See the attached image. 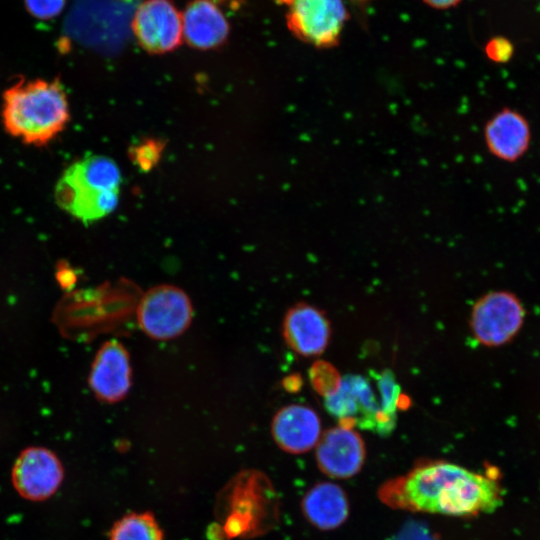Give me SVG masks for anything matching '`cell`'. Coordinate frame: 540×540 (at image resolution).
<instances>
[{
	"label": "cell",
	"instance_id": "7c38bea8",
	"mask_svg": "<svg viewBox=\"0 0 540 540\" xmlns=\"http://www.w3.org/2000/svg\"><path fill=\"white\" fill-rule=\"evenodd\" d=\"M88 384L103 402L115 403L126 397L131 387V365L120 342L109 340L101 345L93 359Z\"/></svg>",
	"mask_w": 540,
	"mask_h": 540
},
{
	"label": "cell",
	"instance_id": "9c48e42d",
	"mask_svg": "<svg viewBox=\"0 0 540 540\" xmlns=\"http://www.w3.org/2000/svg\"><path fill=\"white\" fill-rule=\"evenodd\" d=\"M131 27L138 43L150 53L170 52L182 42V15L170 0H145Z\"/></svg>",
	"mask_w": 540,
	"mask_h": 540
},
{
	"label": "cell",
	"instance_id": "3957f363",
	"mask_svg": "<svg viewBox=\"0 0 540 540\" xmlns=\"http://www.w3.org/2000/svg\"><path fill=\"white\" fill-rule=\"evenodd\" d=\"M69 119L68 99L59 79L21 81L3 93V125L11 136L26 144L49 143Z\"/></svg>",
	"mask_w": 540,
	"mask_h": 540
},
{
	"label": "cell",
	"instance_id": "7a4b0ae2",
	"mask_svg": "<svg viewBox=\"0 0 540 540\" xmlns=\"http://www.w3.org/2000/svg\"><path fill=\"white\" fill-rule=\"evenodd\" d=\"M400 394L390 370L347 374L337 390L324 398V406L340 425L388 436L396 425Z\"/></svg>",
	"mask_w": 540,
	"mask_h": 540
},
{
	"label": "cell",
	"instance_id": "44dd1931",
	"mask_svg": "<svg viewBox=\"0 0 540 540\" xmlns=\"http://www.w3.org/2000/svg\"><path fill=\"white\" fill-rule=\"evenodd\" d=\"M485 53L493 62L504 63L511 58L513 47L505 38L496 37L486 44Z\"/></svg>",
	"mask_w": 540,
	"mask_h": 540
},
{
	"label": "cell",
	"instance_id": "277c9868",
	"mask_svg": "<svg viewBox=\"0 0 540 540\" xmlns=\"http://www.w3.org/2000/svg\"><path fill=\"white\" fill-rule=\"evenodd\" d=\"M121 173L110 158L86 156L71 164L59 179L57 204L85 224L111 213L119 200Z\"/></svg>",
	"mask_w": 540,
	"mask_h": 540
},
{
	"label": "cell",
	"instance_id": "6da1fadb",
	"mask_svg": "<svg viewBox=\"0 0 540 540\" xmlns=\"http://www.w3.org/2000/svg\"><path fill=\"white\" fill-rule=\"evenodd\" d=\"M377 494L393 509L454 517L491 512L501 503L496 481L441 460L416 465L384 482Z\"/></svg>",
	"mask_w": 540,
	"mask_h": 540
},
{
	"label": "cell",
	"instance_id": "5bb4252c",
	"mask_svg": "<svg viewBox=\"0 0 540 540\" xmlns=\"http://www.w3.org/2000/svg\"><path fill=\"white\" fill-rule=\"evenodd\" d=\"M489 152L500 160L514 162L528 150L531 141L529 122L519 111L503 108L484 127Z\"/></svg>",
	"mask_w": 540,
	"mask_h": 540
},
{
	"label": "cell",
	"instance_id": "52a82bcc",
	"mask_svg": "<svg viewBox=\"0 0 540 540\" xmlns=\"http://www.w3.org/2000/svg\"><path fill=\"white\" fill-rule=\"evenodd\" d=\"M523 317V308L512 294L491 292L474 304L470 327L479 343L485 346H499L516 334Z\"/></svg>",
	"mask_w": 540,
	"mask_h": 540
},
{
	"label": "cell",
	"instance_id": "7402d4cb",
	"mask_svg": "<svg viewBox=\"0 0 540 540\" xmlns=\"http://www.w3.org/2000/svg\"><path fill=\"white\" fill-rule=\"evenodd\" d=\"M428 6L435 9H448L456 6L462 0H422Z\"/></svg>",
	"mask_w": 540,
	"mask_h": 540
},
{
	"label": "cell",
	"instance_id": "d6986e66",
	"mask_svg": "<svg viewBox=\"0 0 540 540\" xmlns=\"http://www.w3.org/2000/svg\"><path fill=\"white\" fill-rule=\"evenodd\" d=\"M163 145L157 140H147L134 147L130 155L143 170L151 169L160 159Z\"/></svg>",
	"mask_w": 540,
	"mask_h": 540
},
{
	"label": "cell",
	"instance_id": "9a60e30c",
	"mask_svg": "<svg viewBox=\"0 0 540 540\" xmlns=\"http://www.w3.org/2000/svg\"><path fill=\"white\" fill-rule=\"evenodd\" d=\"M182 23L186 41L198 49L218 47L229 35V23L220 7L207 0L189 2Z\"/></svg>",
	"mask_w": 540,
	"mask_h": 540
},
{
	"label": "cell",
	"instance_id": "4fadbf2b",
	"mask_svg": "<svg viewBox=\"0 0 540 540\" xmlns=\"http://www.w3.org/2000/svg\"><path fill=\"white\" fill-rule=\"evenodd\" d=\"M271 433L283 451L306 453L317 445L321 437V420L317 412L307 405H286L274 415Z\"/></svg>",
	"mask_w": 540,
	"mask_h": 540
},
{
	"label": "cell",
	"instance_id": "ffe728a7",
	"mask_svg": "<svg viewBox=\"0 0 540 540\" xmlns=\"http://www.w3.org/2000/svg\"><path fill=\"white\" fill-rule=\"evenodd\" d=\"M66 0H25L29 13L37 19L49 20L64 9Z\"/></svg>",
	"mask_w": 540,
	"mask_h": 540
},
{
	"label": "cell",
	"instance_id": "2e32d148",
	"mask_svg": "<svg viewBox=\"0 0 540 540\" xmlns=\"http://www.w3.org/2000/svg\"><path fill=\"white\" fill-rule=\"evenodd\" d=\"M302 511L313 526L332 530L346 521L349 514L348 498L340 486L331 482L318 483L303 497Z\"/></svg>",
	"mask_w": 540,
	"mask_h": 540
},
{
	"label": "cell",
	"instance_id": "8fae6325",
	"mask_svg": "<svg viewBox=\"0 0 540 540\" xmlns=\"http://www.w3.org/2000/svg\"><path fill=\"white\" fill-rule=\"evenodd\" d=\"M282 335L288 347L298 355L319 356L330 343L331 322L323 310L299 302L287 310L282 323Z\"/></svg>",
	"mask_w": 540,
	"mask_h": 540
},
{
	"label": "cell",
	"instance_id": "e0dca14e",
	"mask_svg": "<svg viewBox=\"0 0 540 540\" xmlns=\"http://www.w3.org/2000/svg\"><path fill=\"white\" fill-rule=\"evenodd\" d=\"M109 540H163V532L152 513L135 512L113 525Z\"/></svg>",
	"mask_w": 540,
	"mask_h": 540
},
{
	"label": "cell",
	"instance_id": "ba28073f",
	"mask_svg": "<svg viewBox=\"0 0 540 540\" xmlns=\"http://www.w3.org/2000/svg\"><path fill=\"white\" fill-rule=\"evenodd\" d=\"M64 478L63 465L51 450L31 446L16 458L11 480L17 493L30 501L50 498L60 487Z\"/></svg>",
	"mask_w": 540,
	"mask_h": 540
},
{
	"label": "cell",
	"instance_id": "30bf717a",
	"mask_svg": "<svg viewBox=\"0 0 540 540\" xmlns=\"http://www.w3.org/2000/svg\"><path fill=\"white\" fill-rule=\"evenodd\" d=\"M315 456L324 474L345 479L361 470L366 449L362 437L354 428L338 424L321 434L315 446Z\"/></svg>",
	"mask_w": 540,
	"mask_h": 540
},
{
	"label": "cell",
	"instance_id": "5b68a950",
	"mask_svg": "<svg viewBox=\"0 0 540 540\" xmlns=\"http://www.w3.org/2000/svg\"><path fill=\"white\" fill-rule=\"evenodd\" d=\"M290 32L302 42L327 49L339 44L348 20L344 0H278Z\"/></svg>",
	"mask_w": 540,
	"mask_h": 540
},
{
	"label": "cell",
	"instance_id": "ac0fdd59",
	"mask_svg": "<svg viewBox=\"0 0 540 540\" xmlns=\"http://www.w3.org/2000/svg\"><path fill=\"white\" fill-rule=\"evenodd\" d=\"M309 377L314 389L324 398L337 390L342 378L334 366L324 361L313 364Z\"/></svg>",
	"mask_w": 540,
	"mask_h": 540
},
{
	"label": "cell",
	"instance_id": "8992f818",
	"mask_svg": "<svg viewBox=\"0 0 540 540\" xmlns=\"http://www.w3.org/2000/svg\"><path fill=\"white\" fill-rule=\"evenodd\" d=\"M193 308L181 288L160 284L148 289L137 306L141 330L155 340H170L183 334L191 324Z\"/></svg>",
	"mask_w": 540,
	"mask_h": 540
},
{
	"label": "cell",
	"instance_id": "603a6c76",
	"mask_svg": "<svg viewBox=\"0 0 540 540\" xmlns=\"http://www.w3.org/2000/svg\"><path fill=\"white\" fill-rule=\"evenodd\" d=\"M218 7H226L231 10H238L242 4V0H207Z\"/></svg>",
	"mask_w": 540,
	"mask_h": 540
}]
</instances>
